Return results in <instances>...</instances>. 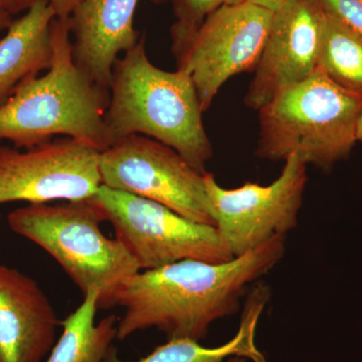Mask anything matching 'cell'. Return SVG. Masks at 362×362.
I'll return each mask as SVG.
<instances>
[{
  "instance_id": "cell-17",
  "label": "cell",
  "mask_w": 362,
  "mask_h": 362,
  "mask_svg": "<svg viewBox=\"0 0 362 362\" xmlns=\"http://www.w3.org/2000/svg\"><path fill=\"white\" fill-rule=\"evenodd\" d=\"M318 68L343 90L362 99V40L326 13Z\"/></svg>"
},
{
  "instance_id": "cell-1",
  "label": "cell",
  "mask_w": 362,
  "mask_h": 362,
  "mask_svg": "<svg viewBox=\"0 0 362 362\" xmlns=\"http://www.w3.org/2000/svg\"><path fill=\"white\" fill-rule=\"evenodd\" d=\"M284 255L285 237L278 235L225 263L185 259L138 272L113 296V307L124 308L117 339L156 328L168 339L202 341L211 324L239 310L250 286L273 270Z\"/></svg>"
},
{
  "instance_id": "cell-14",
  "label": "cell",
  "mask_w": 362,
  "mask_h": 362,
  "mask_svg": "<svg viewBox=\"0 0 362 362\" xmlns=\"http://www.w3.org/2000/svg\"><path fill=\"white\" fill-rule=\"evenodd\" d=\"M57 16L49 0H35L25 16L13 21L0 40V106L26 83L51 68L52 23Z\"/></svg>"
},
{
  "instance_id": "cell-3",
  "label": "cell",
  "mask_w": 362,
  "mask_h": 362,
  "mask_svg": "<svg viewBox=\"0 0 362 362\" xmlns=\"http://www.w3.org/2000/svg\"><path fill=\"white\" fill-rule=\"evenodd\" d=\"M52 45L51 68L0 106V141L30 149L65 136L104 151L111 145L106 124L109 90L76 65L69 20L52 23Z\"/></svg>"
},
{
  "instance_id": "cell-13",
  "label": "cell",
  "mask_w": 362,
  "mask_h": 362,
  "mask_svg": "<svg viewBox=\"0 0 362 362\" xmlns=\"http://www.w3.org/2000/svg\"><path fill=\"white\" fill-rule=\"evenodd\" d=\"M139 0H81L69 18L74 61L104 89L110 88L119 54L138 42L134 16Z\"/></svg>"
},
{
  "instance_id": "cell-25",
  "label": "cell",
  "mask_w": 362,
  "mask_h": 362,
  "mask_svg": "<svg viewBox=\"0 0 362 362\" xmlns=\"http://www.w3.org/2000/svg\"><path fill=\"white\" fill-rule=\"evenodd\" d=\"M247 359L243 358V357H232V358L228 359L226 362H246Z\"/></svg>"
},
{
  "instance_id": "cell-12",
  "label": "cell",
  "mask_w": 362,
  "mask_h": 362,
  "mask_svg": "<svg viewBox=\"0 0 362 362\" xmlns=\"http://www.w3.org/2000/svg\"><path fill=\"white\" fill-rule=\"evenodd\" d=\"M61 325L49 298L30 276L0 264V362H42Z\"/></svg>"
},
{
  "instance_id": "cell-11",
  "label": "cell",
  "mask_w": 362,
  "mask_h": 362,
  "mask_svg": "<svg viewBox=\"0 0 362 362\" xmlns=\"http://www.w3.org/2000/svg\"><path fill=\"white\" fill-rule=\"evenodd\" d=\"M325 13L317 0H290L274 13L266 45L245 97L259 110L318 68Z\"/></svg>"
},
{
  "instance_id": "cell-19",
  "label": "cell",
  "mask_w": 362,
  "mask_h": 362,
  "mask_svg": "<svg viewBox=\"0 0 362 362\" xmlns=\"http://www.w3.org/2000/svg\"><path fill=\"white\" fill-rule=\"evenodd\" d=\"M324 13L362 40V0H317Z\"/></svg>"
},
{
  "instance_id": "cell-15",
  "label": "cell",
  "mask_w": 362,
  "mask_h": 362,
  "mask_svg": "<svg viewBox=\"0 0 362 362\" xmlns=\"http://www.w3.org/2000/svg\"><path fill=\"white\" fill-rule=\"evenodd\" d=\"M269 299L270 289L264 284L256 286L244 305L237 334L220 346L206 347L189 338H173L157 346L148 356L136 361L119 358L113 347L106 362H226L232 357H243L252 362H268L257 347L255 337Z\"/></svg>"
},
{
  "instance_id": "cell-6",
  "label": "cell",
  "mask_w": 362,
  "mask_h": 362,
  "mask_svg": "<svg viewBox=\"0 0 362 362\" xmlns=\"http://www.w3.org/2000/svg\"><path fill=\"white\" fill-rule=\"evenodd\" d=\"M89 201L140 271L185 259L218 264L235 258L216 226L188 220L158 202L105 185Z\"/></svg>"
},
{
  "instance_id": "cell-8",
  "label": "cell",
  "mask_w": 362,
  "mask_h": 362,
  "mask_svg": "<svg viewBox=\"0 0 362 362\" xmlns=\"http://www.w3.org/2000/svg\"><path fill=\"white\" fill-rule=\"evenodd\" d=\"M274 13L249 1L218 7L180 47L177 69L194 81L202 111L228 78L256 70Z\"/></svg>"
},
{
  "instance_id": "cell-10",
  "label": "cell",
  "mask_w": 362,
  "mask_h": 362,
  "mask_svg": "<svg viewBox=\"0 0 362 362\" xmlns=\"http://www.w3.org/2000/svg\"><path fill=\"white\" fill-rule=\"evenodd\" d=\"M99 151L59 137L20 151L0 146V204L89 201L101 187Z\"/></svg>"
},
{
  "instance_id": "cell-9",
  "label": "cell",
  "mask_w": 362,
  "mask_h": 362,
  "mask_svg": "<svg viewBox=\"0 0 362 362\" xmlns=\"http://www.w3.org/2000/svg\"><path fill=\"white\" fill-rule=\"evenodd\" d=\"M306 164L288 157L279 177L268 185L247 182L228 189L211 173L204 185L216 226L233 257L254 251L267 240L284 235L298 225L306 188Z\"/></svg>"
},
{
  "instance_id": "cell-2",
  "label": "cell",
  "mask_w": 362,
  "mask_h": 362,
  "mask_svg": "<svg viewBox=\"0 0 362 362\" xmlns=\"http://www.w3.org/2000/svg\"><path fill=\"white\" fill-rule=\"evenodd\" d=\"M109 94L106 124L111 145L129 135L146 136L175 149L202 175L207 173L213 146L194 81L180 69L168 71L154 66L144 37L117 59Z\"/></svg>"
},
{
  "instance_id": "cell-7",
  "label": "cell",
  "mask_w": 362,
  "mask_h": 362,
  "mask_svg": "<svg viewBox=\"0 0 362 362\" xmlns=\"http://www.w3.org/2000/svg\"><path fill=\"white\" fill-rule=\"evenodd\" d=\"M102 185L163 204L188 220L216 226L204 175L175 149L143 135L116 140L101 152Z\"/></svg>"
},
{
  "instance_id": "cell-16",
  "label": "cell",
  "mask_w": 362,
  "mask_h": 362,
  "mask_svg": "<svg viewBox=\"0 0 362 362\" xmlns=\"http://www.w3.org/2000/svg\"><path fill=\"white\" fill-rule=\"evenodd\" d=\"M99 298V292H90L61 322L63 331L47 362H106L117 339L119 317L109 315L95 322Z\"/></svg>"
},
{
  "instance_id": "cell-22",
  "label": "cell",
  "mask_w": 362,
  "mask_h": 362,
  "mask_svg": "<svg viewBox=\"0 0 362 362\" xmlns=\"http://www.w3.org/2000/svg\"><path fill=\"white\" fill-rule=\"evenodd\" d=\"M247 1L256 4V6L264 7V8L268 9L272 13H276L281 7L284 6L287 2H289L290 0H247Z\"/></svg>"
},
{
  "instance_id": "cell-5",
  "label": "cell",
  "mask_w": 362,
  "mask_h": 362,
  "mask_svg": "<svg viewBox=\"0 0 362 362\" xmlns=\"http://www.w3.org/2000/svg\"><path fill=\"white\" fill-rule=\"evenodd\" d=\"M102 221L90 201L28 204L7 216L11 230L56 259L84 296L99 292L98 307L108 309L118 288L140 270L118 240L104 235Z\"/></svg>"
},
{
  "instance_id": "cell-21",
  "label": "cell",
  "mask_w": 362,
  "mask_h": 362,
  "mask_svg": "<svg viewBox=\"0 0 362 362\" xmlns=\"http://www.w3.org/2000/svg\"><path fill=\"white\" fill-rule=\"evenodd\" d=\"M0 8L6 9L11 14L20 13L28 8L25 0H0Z\"/></svg>"
},
{
  "instance_id": "cell-23",
  "label": "cell",
  "mask_w": 362,
  "mask_h": 362,
  "mask_svg": "<svg viewBox=\"0 0 362 362\" xmlns=\"http://www.w3.org/2000/svg\"><path fill=\"white\" fill-rule=\"evenodd\" d=\"M11 16L13 14L9 13V11L0 8V30L8 28V26L11 25V23L13 21Z\"/></svg>"
},
{
  "instance_id": "cell-18",
  "label": "cell",
  "mask_w": 362,
  "mask_h": 362,
  "mask_svg": "<svg viewBox=\"0 0 362 362\" xmlns=\"http://www.w3.org/2000/svg\"><path fill=\"white\" fill-rule=\"evenodd\" d=\"M180 23L173 32V49L182 45L202 25L204 18L218 7L246 0H180Z\"/></svg>"
},
{
  "instance_id": "cell-4",
  "label": "cell",
  "mask_w": 362,
  "mask_h": 362,
  "mask_svg": "<svg viewBox=\"0 0 362 362\" xmlns=\"http://www.w3.org/2000/svg\"><path fill=\"white\" fill-rule=\"evenodd\" d=\"M257 156L330 168L349 157L357 142L361 98L343 90L320 69L276 95L259 109Z\"/></svg>"
},
{
  "instance_id": "cell-24",
  "label": "cell",
  "mask_w": 362,
  "mask_h": 362,
  "mask_svg": "<svg viewBox=\"0 0 362 362\" xmlns=\"http://www.w3.org/2000/svg\"><path fill=\"white\" fill-rule=\"evenodd\" d=\"M356 138L357 142H362V114L359 118L358 125H357Z\"/></svg>"
},
{
  "instance_id": "cell-20",
  "label": "cell",
  "mask_w": 362,
  "mask_h": 362,
  "mask_svg": "<svg viewBox=\"0 0 362 362\" xmlns=\"http://www.w3.org/2000/svg\"><path fill=\"white\" fill-rule=\"evenodd\" d=\"M28 7L32 6L35 0H25ZM49 4L56 13L57 18L59 20H69L71 14L80 4L81 0H49Z\"/></svg>"
}]
</instances>
